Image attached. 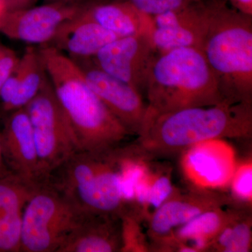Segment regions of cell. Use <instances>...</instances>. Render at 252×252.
<instances>
[{
  "label": "cell",
  "mask_w": 252,
  "mask_h": 252,
  "mask_svg": "<svg viewBox=\"0 0 252 252\" xmlns=\"http://www.w3.org/2000/svg\"><path fill=\"white\" fill-rule=\"evenodd\" d=\"M175 191V189L172 186L170 174L165 171L157 170L154 172V170H152V182L144 216L147 217L148 215L150 209L153 210V213L160 205L168 200Z\"/></svg>",
  "instance_id": "603a6c76"
},
{
  "label": "cell",
  "mask_w": 252,
  "mask_h": 252,
  "mask_svg": "<svg viewBox=\"0 0 252 252\" xmlns=\"http://www.w3.org/2000/svg\"><path fill=\"white\" fill-rule=\"evenodd\" d=\"M227 1L237 11L252 16V0H227Z\"/></svg>",
  "instance_id": "4316f807"
},
{
  "label": "cell",
  "mask_w": 252,
  "mask_h": 252,
  "mask_svg": "<svg viewBox=\"0 0 252 252\" xmlns=\"http://www.w3.org/2000/svg\"><path fill=\"white\" fill-rule=\"evenodd\" d=\"M115 149L104 152H75L46 181L79 211L121 218L129 207L122 196Z\"/></svg>",
  "instance_id": "5b68a950"
},
{
  "label": "cell",
  "mask_w": 252,
  "mask_h": 252,
  "mask_svg": "<svg viewBox=\"0 0 252 252\" xmlns=\"http://www.w3.org/2000/svg\"><path fill=\"white\" fill-rule=\"evenodd\" d=\"M216 1L204 0L181 9L151 16V37L157 54L180 48L201 50Z\"/></svg>",
  "instance_id": "9c48e42d"
},
{
  "label": "cell",
  "mask_w": 252,
  "mask_h": 252,
  "mask_svg": "<svg viewBox=\"0 0 252 252\" xmlns=\"http://www.w3.org/2000/svg\"><path fill=\"white\" fill-rule=\"evenodd\" d=\"M234 210L224 211L222 207L202 212L187 223L174 230L170 236L159 244L172 245L174 248L195 238L211 242L233 216ZM211 248V247H210Z\"/></svg>",
  "instance_id": "d6986e66"
},
{
  "label": "cell",
  "mask_w": 252,
  "mask_h": 252,
  "mask_svg": "<svg viewBox=\"0 0 252 252\" xmlns=\"http://www.w3.org/2000/svg\"><path fill=\"white\" fill-rule=\"evenodd\" d=\"M81 13L63 23L47 46L70 59H84L94 57L104 46L119 38L112 32L83 17Z\"/></svg>",
  "instance_id": "2e32d148"
},
{
  "label": "cell",
  "mask_w": 252,
  "mask_h": 252,
  "mask_svg": "<svg viewBox=\"0 0 252 252\" xmlns=\"http://www.w3.org/2000/svg\"><path fill=\"white\" fill-rule=\"evenodd\" d=\"M84 212L48 181L25 205L21 252H57Z\"/></svg>",
  "instance_id": "8992f818"
},
{
  "label": "cell",
  "mask_w": 252,
  "mask_h": 252,
  "mask_svg": "<svg viewBox=\"0 0 252 252\" xmlns=\"http://www.w3.org/2000/svg\"><path fill=\"white\" fill-rule=\"evenodd\" d=\"M230 202L225 194L207 189H197L186 193L177 192L149 217V236L161 243L176 228L202 212L223 207Z\"/></svg>",
  "instance_id": "7c38bea8"
},
{
  "label": "cell",
  "mask_w": 252,
  "mask_h": 252,
  "mask_svg": "<svg viewBox=\"0 0 252 252\" xmlns=\"http://www.w3.org/2000/svg\"><path fill=\"white\" fill-rule=\"evenodd\" d=\"M88 84L130 134L140 132L147 105L142 94L129 84L104 72L92 58L71 59Z\"/></svg>",
  "instance_id": "8fae6325"
},
{
  "label": "cell",
  "mask_w": 252,
  "mask_h": 252,
  "mask_svg": "<svg viewBox=\"0 0 252 252\" xmlns=\"http://www.w3.org/2000/svg\"><path fill=\"white\" fill-rule=\"evenodd\" d=\"M145 92L148 99L146 112L153 114L225 102L203 53L195 48L157 54L149 69Z\"/></svg>",
  "instance_id": "277c9868"
},
{
  "label": "cell",
  "mask_w": 252,
  "mask_h": 252,
  "mask_svg": "<svg viewBox=\"0 0 252 252\" xmlns=\"http://www.w3.org/2000/svg\"><path fill=\"white\" fill-rule=\"evenodd\" d=\"M46 2H51V1H89V0H45Z\"/></svg>",
  "instance_id": "f546056e"
},
{
  "label": "cell",
  "mask_w": 252,
  "mask_h": 252,
  "mask_svg": "<svg viewBox=\"0 0 252 252\" xmlns=\"http://www.w3.org/2000/svg\"><path fill=\"white\" fill-rule=\"evenodd\" d=\"M200 51L225 102L252 104V16L217 0Z\"/></svg>",
  "instance_id": "3957f363"
},
{
  "label": "cell",
  "mask_w": 252,
  "mask_h": 252,
  "mask_svg": "<svg viewBox=\"0 0 252 252\" xmlns=\"http://www.w3.org/2000/svg\"><path fill=\"white\" fill-rule=\"evenodd\" d=\"M81 16L119 37L152 32V17L121 0H92L81 11Z\"/></svg>",
  "instance_id": "e0dca14e"
},
{
  "label": "cell",
  "mask_w": 252,
  "mask_h": 252,
  "mask_svg": "<svg viewBox=\"0 0 252 252\" xmlns=\"http://www.w3.org/2000/svg\"><path fill=\"white\" fill-rule=\"evenodd\" d=\"M38 51L77 152H108L121 146L131 134L91 89L74 61L51 46H41Z\"/></svg>",
  "instance_id": "6da1fadb"
},
{
  "label": "cell",
  "mask_w": 252,
  "mask_h": 252,
  "mask_svg": "<svg viewBox=\"0 0 252 252\" xmlns=\"http://www.w3.org/2000/svg\"><path fill=\"white\" fill-rule=\"evenodd\" d=\"M45 74L38 48L28 46L11 74L15 93L6 112L26 107L39 93Z\"/></svg>",
  "instance_id": "ac0fdd59"
},
{
  "label": "cell",
  "mask_w": 252,
  "mask_h": 252,
  "mask_svg": "<svg viewBox=\"0 0 252 252\" xmlns=\"http://www.w3.org/2000/svg\"><path fill=\"white\" fill-rule=\"evenodd\" d=\"M132 5L149 16L164 14L187 7L204 0H121Z\"/></svg>",
  "instance_id": "cb8c5ba5"
},
{
  "label": "cell",
  "mask_w": 252,
  "mask_h": 252,
  "mask_svg": "<svg viewBox=\"0 0 252 252\" xmlns=\"http://www.w3.org/2000/svg\"><path fill=\"white\" fill-rule=\"evenodd\" d=\"M232 195L238 202L250 203L252 198V166L247 162L236 167L230 180Z\"/></svg>",
  "instance_id": "d4e9b609"
},
{
  "label": "cell",
  "mask_w": 252,
  "mask_h": 252,
  "mask_svg": "<svg viewBox=\"0 0 252 252\" xmlns=\"http://www.w3.org/2000/svg\"><path fill=\"white\" fill-rule=\"evenodd\" d=\"M157 53L148 33L119 37L104 46L92 58L104 72L145 91L147 76Z\"/></svg>",
  "instance_id": "30bf717a"
},
{
  "label": "cell",
  "mask_w": 252,
  "mask_h": 252,
  "mask_svg": "<svg viewBox=\"0 0 252 252\" xmlns=\"http://www.w3.org/2000/svg\"><path fill=\"white\" fill-rule=\"evenodd\" d=\"M251 217L234 211L233 216L212 241L211 248L223 252H248L252 249Z\"/></svg>",
  "instance_id": "ffe728a7"
},
{
  "label": "cell",
  "mask_w": 252,
  "mask_h": 252,
  "mask_svg": "<svg viewBox=\"0 0 252 252\" xmlns=\"http://www.w3.org/2000/svg\"><path fill=\"white\" fill-rule=\"evenodd\" d=\"M120 217L83 213L57 252H122Z\"/></svg>",
  "instance_id": "9a60e30c"
},
{
  "label": "cell",
  "mask_w": 252,
  "mask_h": 252,
  "mask_svg": "<svg viewBox=\"0 0 252 252\" xmlns=\"http://www.w3.org/2000/svg\"><path fill=\"white\" fill-rule=\"evenodd\" d=\"M223 140L195 144L185 151L184 170L187 177L200 188L223 187L235 171L233 149Z\"/></svg>",
  "instance_id": "4fadbf2b"
},
{
  "label": "cell",
  "mask_w": 252,
  "mask_h": 252,
  "mask_svg": "<svg viewBox=\"0 0 252 252\" xmlns=\"http://www.w3.org/2000/svg\"><path fill=\"white\" fill-rule=\"evenodd\" d=\"M91 1H51L7 11L0 20V32L10 39L47 45L63 23L80 14Z\"/></svg>",
  "instance_id": "ba28073f"
},
{
  "label": "cell",
  "mask_w": 252,
  "mask_h": 252,
  "mask_svg": "<svg viewBox=\"0 0 252 252\" xmlns=\"http://www.w3.org/2000/svg\"><path fill=\"white\" fill-rule=\"evenodd\" d=\"M19 59L13 50L0 44V89L14 70Z\"/></svg>",
  "instance_id": "484cf974"
},
{
  "label": "cell",
  "mask_w": 252,
  "mask_h": 252,
  "mask_svg": "<svg viewBox=\"0 0 252 252\" xmlns=\"http://www.w3.org/2000/svg\"><path fill=\"white\" fill-rule=\"evenodd\" d=\"M0 132L3 155L10 170L26 178L41 182L35 140L26 109L10 112L4 128Z\"/></svg>",
  "instance_id": "5bb4252c"
},
{
  "label": "cell",
  "mask_w": 252,
  "mask_h": 252,
  "mask_svg": "<svg viewBox=\"0 0 252 252\" xmlns=\"http://www.w3.org/2000/svg\"><path fill=\"white\" fill-rule=\"evenodd\" d=\"M24 108L35 140L39 180L44 182L77 152L69 124L46 74L39 93Z\"/></svg>",
  "instance_id": "52a82bcc"
},
{
  "label": "cell",
  "mask_w": 252,
  "mask_h": 252,
  "mask_svg": "<svg viewBox=\"0 0 252 252\" xmlns=\"http://www.w3.org/2000/svg\"><path fill=\"white\" fill-rule=\"evenodd\" d=\"M9 167L5 161L4 155H3L2 145H1V132H0V179L11 173Z\"/></svg>",
  "instance_id": "83f0119b"
},
{
  "label": "cell",
  "mask_w": 252,
  "mask_h": 252,
  "mask_svg": "<svg viewBox=\"0 0 252 252\" xmlns=\"http://www.w3.org/2000/svg\"><path fill=\"white\" fill-rule=\"evenodd\" d=\"M23 210L0 208V252H21Z\"/></svg>",
  "instance_id": "7402d4cb"
},
{
  "label": "cell",
  "mask_w": 252,
  "mask_h": 252,
  "mask_svg": "<svg viewBox=\"0 0 252 252\" xmlns=\"http://www.w3.org/2000/svg\"><path fill=\"white\" fill-rule=\"evenodd\" d=\"M8 11L7 8H6V4L3 2L1 0H0V20L2 18L4 14H6V11Z\"/></svg>",
  "instance_id": "f1b7e54d"
},
{
  "label": "cell",
  "mask_w": 252,
  "mask_h": 252,
  "mask_svg": "<svg viewBox=\"0 0 252 252\" xmlns=\"http://www.w3.org/2000/svg\"><path fill=\"white\" fill-rule=\"evenodd\" d=\"M252 135V104L223 102L162 114L146 112L135 144L153 158L182 153L207 140Z\"/></svg>",
  "instance_id": "7a4b0ae2"
},
{
  "label": "cell",
  "mask_w": 252,
  "mask_h": 252,
  "mask_svg": "<svg viewBox=\"0 0 252 252\" xmlns=\"http://www.w3.org/2000/svg\"><path fill=\"white\" fill-rule=\"evenodd\" d=\"M41 183L12 172L0 179V208L23 210Z\"/></svg>",
  "instance_id": "44dd1931"
}]
</instances>
